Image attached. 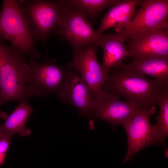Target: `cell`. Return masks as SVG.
Wrapping results in <instances>:
<instances>
[{"label":"cell","instance_id":"cell-15","mask_svg":"<svg viewBox=\"0 0 168 168\" xmlns=\"http://www.w3.org/2000/svg\"><path fill=\"white\" fill-rule=\"evenodd\" d=\"M126 67L143 75H148L168 85V57L154 56L133 60Z\"/></svg>","mask_w":168,"mask_h":168},{"label":"cell","instance_id":"cell-19","mask_svg":"<svg viewBox=\"0 0 168 168\" xmlns=\"http://www.w3.org/2000/svg\"><path fill=\"white\" fill-rule=\"evenodd\" d=\"M12 137L0 136V166L4 163Z\"/></svg>","mask_w":168,"mask_h":168},{"label":"cell","instance_id":"cell-11","mask_svg":"<svg viewBox=\"0 0 168 168\" xmlns=\"http://www.w3.org/2000/svg\"><path fill=\"white\" fill-rule=\"evenodd\" d=\"M96 47L91 44L73 50L72 59L66 64L70 68L79 73L94 95L101 89L108 78V72L98 61Z\"/></svg>","mask_w":168,"mask_h":168},{"label":"cell","instance_id":"cell-14","mask_svg":"<svg viewBox=\"0 0 168 168\" xmlns=\"http://www.w3.org/2000/svg\"><path fill=\"white\" fill-rule=\"evenodd\" d=\"M124 41L123 38L118 33L101 35L99 46L102 48L103 57L101 65L107 72L120 65L123 60L129 57Z\"/></svg>","mask_w":168,"mask_h":168},{"label":"cell","instance_id":"cell-5","mask_svg":"<svg viewBox=\"0 0 168 168\" xmlns=\"http://www.w3.org/2000/svg\"><path fill=\"white\" fill-rule=\"evenodd\" d=\"M55 59H46L40 63L30 57L25 76L27 98L33 96L57 95L62 88L70 69L60 66Z\"/></svg>","mask_w":168,"mask_h":168},{"label":"cell","instance_id":"cell-17","mask_svg":"<svg viewBox=\"0 0 168 168\" xmlns=\"http://www.w3.org/2000/svg\"><path fill=\"white\" fill-rule=\"evenodd\" d=\"M63 3L70 7L80 8L86 13L92 24L104 9L115 5L119 0H63Z\"/></svg>","mask_w":168,"mask_h":168},{"label":"cell","instance_id":"cell-12","mask_svg":"<svg viewBox=\"0 0 168 168\" xmlns=\"http://www.w3.org/2000/svg\"><path fill=\"white\" fill-rule=\"evenodd\" d=\"M126 46L133 60L147 57H168V30L151 31L138 34Z\"/></svg>","mask_w":168,"mask_h":168},{"label":"cell","instance_id":"cell-3","mask_svg":"<svg viewBox=\"0 0 168 168\" xmlns=\"http://www.w3.org/2000/svg\"><path fill=\"white\" fill-rule=\"evenodd\" d=\"M0 40H8L24 55L41 57L30 25L17 0H4L0 12Z\"/></svg>","mask_w":168,"mask_h":168},{"label":"cell","instance_id":"cell-18","mask_svg":"<svg viewBox=\"0 0 168 168\" xmlns=\"http://www.w3.org/2000/svg\"><path fill=\"white\" fill-rule=\"evenodd\" d=\"M160 107L158 116L155 117L156 123L153 125L158 143L165 145L168 136V86L165 88L158 103Z\"/></svg>","mask_w":168,"mask_h":168},{"label":"cell","instance_id":"cell-20","mask_svg":"<svg viewBox=\"0 0 168 168\" xmlns=\"http://www.w3.org/2000/svg\"><path fill=\"white\" fill-rule=\"evenodd\" d=\"M3 105L0 99V107ZM7 118V114L5 112L1 111L0 110V119H6Z\"/></svg>","mask_w":168,"mask_h":168},{"label":"cell","instance_id":"cell-10","mask_svg":"<svg viewBox=\"0 0 168 168\" xmlns=\"http://www.w3.org/2000/svg\"><path fill=\"white\" fill-rule=\"evenodd\" d=\"M56 95L61 102L76 108L79 112V116L88 119L90 130L94 129V121L91 116L95 101L94 94L77 72L69 69L64 83Z\"/></svg>","mask_w":168,"mask_h":168},{"label":"cell","instance_id":"cell-4","mask_svg":"<svg viewBox=\"0 0 168 168\" xmlns=\"http://www.w3.org/2000/svg\"><path fill=\"white\" fill-rule=\"evenodd\" d=\"M63 3L60 20L51 35L59 36L66 40L73 51L91 44L99 46L102 35L93 27L86 12Z\"/></svg>","mask_w":168,"mask_h":168},{"label":"cell","instance_id":"cell-7","mask_svg":"<svg viewBox=\"0 0 168 168\" xmlns=\"http://www.w3.org/2000/svg\"><path fill=\"white\" fill-rule=\"evenodd\" d=\"M140 7L128 25L118 33L125 41L140 33L168 30V0H141Z\"/></svg>","mask_w":168,"mask_h":168},{"label":"cell","instance_id":"cell-1","mask_svg":"<svg viewBox=\"0 0 168 168\" xmlns=\"http://www.w3.org/2000/svg\"><path fill=\"white\" fill-rule=\"evenodd\" d=\"M165 85L140 74L123 63L108 72V78L101 89L119 97L141 108L157 105Z\"/></svg>","mask_w":168,"mask_h":168},{"label":"cell","instance_id":"cell-13","mask_svg":"<svg viewBox=\"0 0 168 168\" xmlns=\"http://www.w3.org/2000/svg\"><path fill=\"white\" fill-rule=\"evenodd\" d=\"M141 0H120L112 6L101 19L96 30L100 35L105 30L115 27L117 32L123 30L129 24L134 15L136 8Z\"/></svg>","mask_w":168,"mask_h":168},{"label":"cell","instance_id":"cell-6","mask_svg":"<svg viewBox=\"0 0 168 168\" xmlns=\"http://www.w3.org/2000/svg\"><path fill=\"white\" fill-rule=\"evenodd\" d=\"M31 27L35 40L46 44L57 26L62 0H17Z\"/></svg>","mask_w":168,"mask_h":168},{"label":"cell","instance_id":"cell-8","mask_svg":"<svg viewBox=\"0 0 168 168\" xmlns=\"http://www.w3.org/2000/svg\"><path fill=\"white\" fill-rule=\"evenodd\" d=\"M156 111L155 106L140 109L123 125L127 135L128 144L127 153L123 164L131 160L134 155L141 149L159 144L150 122L151 116L154 114Z\"/></svg>","mask_w":168,"mask_h":168},{"label":"cell","instance_id":"cell-16","mask_svg":"<svg viewBox=\"0 0 168 168\" xmlns=\"http://www.w3.org/2000/svg\"><path fill=\"white\" fill-rule=\"evenodd\" d=\"M20 103L4 124L0 125V136L12 137L13 134L19 133L24 136L31 134V130L26 128V124L33 110L27 102Z\"/></svg>","mask_w":168,"mask_h":168},{"label":"cell","instance_id":"cell-9","mask_svg":"<svg viewBox=\"0 0 168 168\" xmlns=\"http://www.w3.org/2000/svg\"><path fill=\"white\" fill-rule=\"evenodd\" d=\"M95 101L91 112L92 119L109 123L113 129L123 125L141 108L101 89L94 94Z\"/></svg>","mask_w":168,"mask_h":168},{"label":"cell","instance_id":"cell-2","mask_svg":"<svg viewBox=\"0 0 168 168\" xmlns=\"http://www.w3.org/2000/svg\"><path fill=\"white\" fill-rule=\"evenodd\" d=\"M0 40V99L4 104L26 102L25 76L29 67L26 56Z\"/></svg>","mask_w":168,"mask_h":168}]
</instances>
